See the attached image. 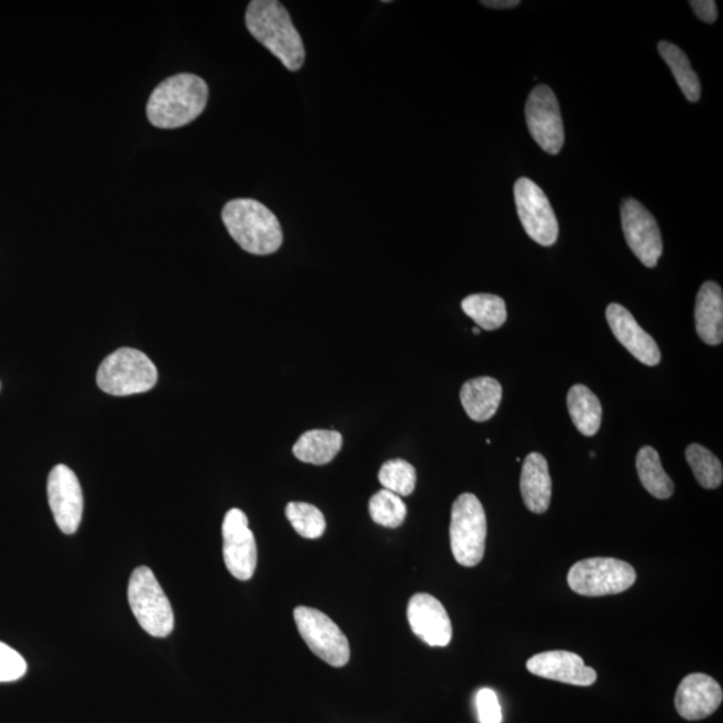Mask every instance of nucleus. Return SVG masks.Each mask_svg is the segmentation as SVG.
<instances>
[{"label":"nucleus","mask_w":723,"mask_h":723,"mask_svg":"<svg viewBox=\"0 0 723 723\" xmlns=\"http://www.w3.org/2000/svg\"><path fill=\"white\" fill-rule=\"evenodd\" d=\"M481 332L480 328H474L473 329V334L479 335Z\"/></svg>","instance_id":"72a5a7b5"},{"label":"nucleus","mask_w":723,"mask_h":723,"mask_svg":"<svg viewBox=\"0 0 723 723\" xmlns=\"http://www.w3.org/2000/svg\"><path fill=\"white\" fill-rule=\"evenodd\" d=\"M526 669L533 675L573 686H591L598 680L596 671L585 666L582 657L570 651H545L532 656Z\"/></svg>","instance_id":"2eb2a0df"},{"label":"nucleus","mask_w":723,"mask_h":723,"mask_svg":"<svg viewBox=\"0 0 723 723\" xmlns=\"http://www.w3.org/2000/svg\"><path fill=\"white\" fill-rule=\"evenodd\" d=\"M378 479L383 490L399 494L400 498L410 496L415 490V469L405 460L395 459L384 462Z\"/></svg>","instance_id":"cd10ccee"},{"label":"nucleus","mask_w":723,"mask_h":723,"mask_svg":"<svg viewBox=\"0 0 723 723\" xmlns=\"http://www.w3.org/2000/svg\"><path fill=\"white\" fill-rule=\"evenodd\" d=\"M299 634L317 656L332 667H343L350 661L348 636L322 611L304 607L294 610Z\"/></svg>","instance_id":"6e6552de"},{"label":"nucleus","mask_w":723,"mask_h":723,"mask_svg":"<svg viewBox=\"0 0 723 723\" xmlns=\"http://www.w3.org/2000/svg\"><path fill=\"white\" fill-rule=\"evenodd\" d=\"M686 460L696 481L706 490H716L723 481V469L719 458L699 444L686 449Z\"/></svg>","instance_id":"a878e982"},{"label":"nucleus","mask_w":723,"mask_h":723,"mask_svg":"<svg viewBox=\"0 0 723 723\" xmlns=\"http://www.w3.org/2000/svg\"><path fill=\"white\" fill-rule=\"evenodd\" d=\"M528 129L540 148L558 154L564 145V125L555 93L546 84L531 91L525 106Z\"/></svg>","instance_id":"9d476101"},{"label":"nucleus","mask_w":723,"mask_h":723,"mask_svg":"<svg viewBox=\"0 0 723 723\" xmlns=\"http://www.w3.org/2000/svg\"><path fill=\"white\" fill-rule=\"evenodd\" d=\"M158 368L142 351L122 348L102 361L97 384L110 395L127 396L147 393L158 383Z\"/></svg>","instance_id":"20e7f679"},{"label":"nucleus","mask_w":723,"mask_h":723,"mask_svg":"<svg viewBox=\"0 0 723 723\" xmlns=\"http://www.w3.org/2000/svg\"><path fill=\"white\" fill-rule=\"evenodd\" d=\"M722 700L719 682L706 674L695 673L681 682L675 694V707L682 719L700 721L714 714Z\"/></svg>","instance_id":"dca6fc26"},{"label":"nucleus","mask_w":723,"mask_h":723,"mask_svg":"<svg viewBox=\"0 0 723 723\" xmlns=\"http://www.w3.org/2000/svg\"><path fill=\"white\" fill-rule=\"evenodd\" d=\"M289 519L298 535L304 539H319L325 531V519L315 505L309 503H290L285 508Z\"/></svg>","instance_id":"c85d7f7f"},{"label":"nucleus","mask_w":723,"mask_h":723,"mask_svg":"<svg viewBox=\"0 0 723 723\" xmlns=\"http://www.w3.org/2000/svg\"><path fill=\"white\" fill-rule=\"evenodd\" d=\"M28 663L8 644L0 642V683L16 682L24 676Z\"/></svg>","instance_id":"c756f323"},{"label":"nucleus","mask_w":723,"mask_h":723,"mask_svg":"<svg viewBox=\"0 0 723 723\" xmlns=\"http://www.w3.org/2000/svg\"><path fill=\"white\" fill-rule=\"evenodd\" d=\"M566 406H569L573 425L583 435L592 438L601 429L602 403L584 384H575L570 389L569 395H566Z\"/></svg>","instance_id":"4be33fe9"},{"label":"nucleus","mask_w":723,"mask_h":723,"mask_svg":"<svg viewBox=\"0 0 723 723\" xmlns=\"http://www.w3.org/2000/svg\"><path fill=\"white\" fill-rule=\"evenodd\" d=\"M657 50H660L663 61L669 64L683 96L690 102H699L701 99L700 78L696 76L687 56L683 53L679 46L666 41L660 42Z\"/></svg>","instance_id":"b1692460"},{"label":"nucleus","mask_w":723,"mask_h":723,"mask_svg":"<svg viewBox=\"0 0 723 723\" xmlns=\"http://www.w3.org/2000/svg\"><path fill=\"white\" fill-rule=\"evenodd\" d=\"M460 399L469 419L485 422L496 414L503 399V388L494 378H474L461 388Z\"/></svg>","instance_id":"aec40b11"},{"label":"nucleus","mask_w":723,"mask_h":723,"mask_svg":"<svg viewBox=\"0 0 723 723\" xmlns=\"http://www.w3.org/2000/svg\"><path fill=\"white\" fill-rule=\"evenodd\" d=\"M605 318L612 334L633 354L637 361L647 366H656L661 362V350L654 338L647 334L627 309L617 303H611L605 311Z\"/></svg>","instance_id":"f3484780"},{"label":"nucleus","mask_w":723,"mask_h":723,"mask_svg":"<svg viewBox=\"0 0 723 723\" xmlns=\"http://www.w3.org/2000/svg\"><path fill=\"white\" fill-rule=\"evenodd\" d=\"M621 214L624 238L631 251L641 263L654 269L663 252L662 234L655 218L635 199L623 201Z\"/></svg>","instance_id":"f8f14e48"},{"label":"nucleus","mask_w":723,"mask_h":723,"mask_svg":"<svg viewBox=\"0 0 723 723\" xmlns=\"http://www.w3.org/2000/svg\"><path fill=\"white\" fill-rule=\"evenodd\" d=\"M521 496L533 513L549 511L552 498V480L549 462L540 453L528 454L520 479Z\"/></svg>","instance_id":"a211bd4d"},{"label":"nucleus","mask_w":723,"mask_h":723,"mask_svg":"<svg viewBox=\"0 0 723 723\" xmlns=\"http://www.w3.org/2000/svg\"><path fill=\"white\" fill-rule=\"evenodd\" d=\"M221 219L231 238L252 255H271L282 247V225L260 201L234 199L225 204Z\"/></svg>","instance_id":"7ed1b4c3"},{"label":"nucleus","mask_w":723,"mask_h":723,"mask_svg":"<svg viewBox=\"0 0 723 723\" xmlns=\"http://www.w3.org/2000/svg\"><path fill=\"white\" fill-rule=\"evenodd\" d=\"M208 97L203 78L189 73L167 78L149 97L148 120L160 129L185 127L204 112Z\"/></svg>","instance_id":"f03ea898"},{"label":"nucleus","mask_w":723,"mask_h":723,"mask_svg":"<svg viewBox=\"0 0 723 723\" xmlns=\"http://www.w3.org/2000/svg\"><path fill=\"white\" fill-rule=\"evenodd\" d=\"M481 3L486 6V8L496 10H510L518 8L520 4L519 0H484Z\"/></svg>","instance_id":"473e14b6"},{"label":"nucleus","mask_w":723,"mask_h":723,"mask_svg":"<svg viewBox=\"0 0 723 723\" xmlns=\"http://www.w3.org/2000/svg\"><path fill=\"white\" fill-rule=\"evenodd\" d=\"M247 29L290 71L301 70L305 49L289 11L278 0H253L245 12Z\"/></svg>","instance_id":"f257e3e1"},{"label":"nucleus","mask_w":723,"mask_h":723,"mask_svg":"<svg viewBox=\"0 0 723 723\" xmlns=\"http://www.w3.org/2000/svg\"><path fill=\"white\" fill-rule=\"evenodd\" d=\"M636 471L642 485L656 499H669L674 493V482L664 472L660 454L654 448L643 446L636 455Z\"/></svg>","instance_id":"5701e85b"},{"label":"nucleus","mask_w":723,"mask_h":723,"mask_svg":"<svg viewBox=\"0 0 723 723\" xmlns=\"http://www.w3.org/2000/svg\"><path fill=\"white\" fill-rule=\"evenodd\" d=\"M461 308L482 330H498L506 322V305L504 299L498 295H469L462 301Z\"/></svg>","instance_id":"393cba45"},{"label":"nucleus","mask_w":723,"mask_h":723,"mask_svg":"<svg viewBox=\"0 0 723 723\" xmlns=\"http://www.w3.org/2000/svg\"><path fill=\"white\" fill-rule=\"evenodd\" d=\"M48 498L58 528L73 535L82 521L83 494L80 481L69 466L60 464L50 472Z\"/></svg>","instance_id":"ddd939ff"},{"label":"nucleus","mask_w":723,"mask_h":723,"mask_svg":"<svg viewBox=\"0 0 723 723\" xmlns=\"http://www.w3.org/2000/svg\"><path fill=\"white\" fill-rule=\"evenodd\" d=\"M480 723H501L503 713L496 693L491 689H481L475 696Z\"/></svg>","instance_id":"7c9ffc66"},{"label":"nucleus","mask_w":723,"mask_h":723,"mask_svg":"<svg viewBox=\"0 0 723 723\" xmlns=\"http://www.w3.org/2000/svg\"><path fill=\"white\" fill-rule=\"evenodd\" d=\"M221 531L227 570L238 581H250L257 570L258 546L249 526V518L243 511L233 508L227 512Z\"/></svg>","instance_id":"9b49d317"},{"label":"nucleus","mask_w":723,"mask_h":723,"mask_svg":"<svg viewBox=\"0 0 723 723\" xmlns=\"http://www.w3.org/2000/svg\"><path fill=\"white\" fill-rule=\"evenodd\" d=\"M486 516L484 506L472 493L454 501L451 520V546L455 562L464 566L481 563L485 553Z\"/></svg>","instance_id":"423d86ee"},{"label":"nucleus","mask_w":723,"mask_h":723,"mask_svg":"<svg viewBox=\"0 0 723 723\" xmlns=\"http://www.w3.org/2000/svg\"><path fill=\"white\" fill-rule=\"evenodd\" d=\"M370 516L374 523L386 528H399L406 519L408 508L393 492L382 490L370 499Z\"/></svg>","instance_id":"bb28decb"},{"label":"nucleus","mask_w":723,"mask_h":723,"mask_svg":"<svg viewBox=\"0 0 723 723\" xmlns=\"http://www.w3.org/2000/svg\"><path fill=\"white\" fill-rule=\"evenodd\" d=\"M566 581L571 590L579 595L591 598L616 595L633 588L636 572L633 565L623 560L592 558L573 565Z\"/></svg>","instance_id":"0eeeda50"},{"label":"nucleus","mask_w":723,"mask_h":723,"mask_svg":"<svg viewBox=\"0 0 723 723\" xmlns=\"http://www.w3.org/2000/svg\"><path fill=\"white\" fill-rule=\"evenodd\" d=\"M518 213L528 237L540 245L551 247L559 238L555 212L543 189L530 179L521 178L514 184Z\"/></svg>","instance_id":"1a4fd4ad"},{"label":"nucleus","mask_w":723,"mask_h":723,"mask_svg":"<svg viewBox=\"0 0 723 723\" xmlns=\"http://www.w3.org/2000/svg\"><path fill=\"white\" fill-rule=\"evenodd\" d=\"M343 439L334 430H310L294 445L295 458L312 465H325L341 452Z\"/></svg>","instance_id":"412c9836"},{"label":"nucleus","mask_w":723,"mask_h":723,"mask_svg":"<svg viewBox=\"0 0 723 723\" xmlns=\"http://www.w3.org/2000/svg\"><path fill=\"white\" fill-rule=\"evenodd\" d=\"M695 328L703 342L719 347L723 340V295L714 282L703 283L695 302Z\"/></svg>","instance_id":"6ab92c4d"},{"label":"nucleus","mask_w":723,"mask_h":723,"mask_svg":"<svg viewBox=\"0 0 723 723\" xmlns=\"http://www.w3.org/2000/svg\"><path fill=\"white\" fill-rule=\"evenodd\" d=\"M408 621L413 633L432 647H446L452 641L451 617L439 601L429 594H415L408 605Z\"/></svg>","instance_id":"4468645a"},{"label":"nucleus","mask_w":723,"mask_h":723,"mask_svg":"<svg viewBox=\"0 0 723 723\" xmlns=\"http://www.w3.org/2000/svg\"><path fill=\"white\" fill-rule=\"evenodd\" d=\"M128 601L141 627L154 637H167L174 629L171 602L149 566L135 569L130 576Z\"/></svg>","instance_id":"39448f33"},{"label":"nucleus","mask_w":723,"mask_h":723,"mask_svg":"<svg viewBox=\"0 0 723 723\" xmlns=\"http://www.w3.org/2000/svg\"><path fill=\"white\" fill-rule=\"evenodd\" d=\"M690 6H692L695 16L705 23H714L716 21V17H719V12H716V4L713 2V0H692V2H690Z\"/></svg>","instance_id":"2f4dec72"}]
</instances>
